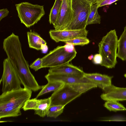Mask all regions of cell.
I'll use <instances>...</instances> for the list:
<instances>
[{
  "label": "cell",
  "mask_w": 126,
  "mask_h": 126,
  "mask_svg": "<svg viewBox=\"0 0 126 126\" xmlns=\"http://www.w3.org/2000/svg\"><path fill=\"white\" fill-rule=\"evenodd\" d=\"M3 47L24 88L34 92L40 90L41 86L30 71L28 63L22 53L19 36L13 32L4 39Z\"/></svg>",
  "instance_id": "1"
},
{
  "label": "cell",
  "mask_w": 126,
  "mask_h": 126,
  "mask_svg": "<svg viewBox=\"0 0 126 126\" xmlns=\"http://www.w3.org/2000/svg\"><path fill=\"white\" fill-rule=\"evenodd\" d=\"M118 39L115 29L111 30L104 36L99 43V53L101 55L100 65L109 69L114 68L117 63Z\"/></svg>",
  "instance_id": "2"
},
{
  "label": "cell",
  "mask_w": 126,
  "mask_h": 126,
  "mask_svg": "<svg viewBox=\"0 0 126 126\" xmlns=\"http://www.w3.org/2000/svg\"><path fill=\"white\" fill-rule=\"evenodd\" d=\"M15 6L21 23L28 28L37 23L45 14L43 5L25 2Z\"/></svg>",
  "instance_id": "3"
},
{
  "label": "cell",
  "mask_w": 126,
  "mask_h": 126,
  "mask_svg": "<svg viewBox=\"0 0 126 126\" xmlns=\"http://www.w3.org/2000/svg\"><path fill=\"white\" fill-rule=\"evenodd\" d=\"M91 5L85 0H72L73 15L70 23L64 30L86 29Z\"/></svg>",
  "instance_id": "4"
},
{
  "label": "cell",
  "mask_w": 126,
  "mask_h": 126,
  "mask_svg": "<svg viewBox=\"0 0 126 126\" xmlns=\"http://www.w3.org/2000/svg\"><path fill=\"white\" fill-rule=\"evenodd\" d=\"M75 49L72 51H67L65 46H58L42 58V68H51L69 63L76 57Z\"/></svg>",
  "instance_id": "5"
},
{
  "label": "cell",
  "mask_w": 126,
  "mask_h": 126,
  "mask_svg": "<svg viewBox=\"0 0 126 126\" xmlns=\"http://www.w3.org/2000/svg\"><path fill=\"white\" fill-rule=\"evenodd\" d=\"M32 91L24 88L2 93L0 95V109L24 105L31 96Z\"/></svg>",
  "instance_id": "6"
},
{
  "label": "cell",
  "mask_w": 126,
  "mask_h": 126,
  "mask_svg": "<svg viewBox=\"0 0 126 126\" xmlns=\"http://www.w3.org/2000/svg\"><path fill=\"white\" fill-rule=\"evenodd\" d=\"M3 71L0 80L2 93L21 88V82L13 65L7 58L3 62Z\"/></svg>",
  "instance_id": "7"
},
{
  "label": "cell",
  "mask_w": 126,
  "mask_h": 126,
  "mask_svg": "<svg viewBox=\"0 0 126 126\" xmlns=\"http://www.w3.org/2000/svg\"><path fill=\"white\" fill-rule=\"evenodd\" d=\"M82 94L75 91L69 84H64L60 88L54 92L50 96V106L61 105L65 106Z\"/></svg>",
  "instance_id": "8"
},
{
  "label": "cell",
  "mask_w": 126,
  "mask_h": 126,
  "mask_svg": "<svg viewBox=\"0 0 126 126\" xmlns=\"http://www.w3.org/2000/svg\"><path fill=\"white\" fill-rule=\"evenodd\" d=\"M88 31L86 29L78 30H51L49 34L51 38L56 42L78 37H87Z\"/></svg>",
  "instance_id": "9"
},
{
  "label": "cell",
  "mask_w": 126,
  "mask_h": 126,
  "mask_svg": "<svg viewBox=\"0 0 126 126\" xmlns=\"http://www.w3.org/2000/svg\"><path fill=\"white\" fill-rule=\"evenodd\" d=\"M72 0H63L60 16L53 25L57 30H65L71 20L73 15Z\"/></svg>",
  "instance_id": "10"
},
{
  "label": "cell",
  "mask_w": 126,
  "mask_h": 126,
  "mask_svg": "<svg viewBox=\"0 0 126 126\" xmlns=\"http://www.w3.org/2000/svg\"><path fill=\"white\" fill-rule=\"evenodd\" d=\"M45 77L48 81H59L62 82L64 84H68L79 83H90L96 84L84 77H80L48 72L45 76Z\"/></svg>",
  "instance_id": "11"
},
{
  "label": "cell",
  "mask_w": 126,
  "mask_h": 126,
  "mask_svg": "<svg viewBox=\"0 0 126 126\" xmlns=\"http://www.w3.org/2000/svg\"><path fill=\"white\" fill-rule=\"evenodd\" d=\"M102 89L105 93L100 97L104 100H126V88L117 87L111 85L104 87Z\"/></svg>",
  "instance_id": "12"
},
{
  "label": "cell",
  "mask_w": 126,
  "mask_h": 126,
  "mask_svg": "<svg viewBox=\"0 0 126 126\" xmlns=\"http://www.w3.org/2000/svg\"><path fill=\"white\" fill-rule=\"evenodd\" d=\"M48 73H51L84 77L85 73L81 69L69 63L57 66L50 68Z\"/></svg>",
  "instance_id": "13"
},
{
  "label": "cell",
  "mask_w": 126,
  "mask_h": 126,
  "mask_svg": "<svg viewBox=\"0 0 126 126\" xmlns=\"http://www.w3.org/2000/svg\"><path fill=\"white\" fill-rule=\"evenodd\" d=\"M84 77L95 83L97 87L102 89L103 87L111 85L112 76L98 73H85Z\"/></svg>",
  "instance_id": "14"
},
{
  "label": "cell",
  "mask_w": 126,
  "mask_h": 126,
  "mask_svg": "<svg viewBox=\"0 0 126 126\" xmlns=\"http://www.w3.org/2000/svg\"><path fill=\"white\" fill-rule=\"evenodd\" d=\"M27 34L30 47L37 50H41L43 46L47 45L46 41L37 33L28 32Z\"/></svg>",
  "instance_id": "15"
},
{
  "label": "cell",
  "mask_w": 126,
  "mask_h": 126,
  "mask_svg": "<svg viewBox=\"0 0 126 126\" xmlns=\"http://www.w3.org/2000/svg\"><path fill=\"white\" fill-rule=\"evenodd\" d=\"M117 57L126 62V25L118 39Z\"/></svg>",
  "instance_id": "16"
},
{
  "label": "cell",
  "mask_w": 126,
  "mask_h": 126,
  "mask_svg": "<svg viewBox=\"0 0 126 126\" xmlns=\"http://www.w3.org/2000/svg\"><path fill=\"white\" fill-rule=\"evenodd\" d=\"M63 0H55L49 15V22L54 25L60 16Z\"/></svg>",
  "instance_id": "17"
},
{
  "label": "cell",
  "mask_w": 126,
  "mask_h": 126,
  "mask_svg": "<svg viewBox=\"0 0 126 126\" xmlns=\"http://www.w3.org/2000/svg\"><path fill=\"white\" fill-rule=\"evenodd\" d=\"M63 82L59 81H48L47 84L44 85L36 98L51 91H55L62 87L64 84Z\"/></svg>",
  "instance_id": "18"
},
{
  "label": "cell",
  "mask_w": 126,
  "mask_h": 126,
  "mask_svg": "<svg viewBox=\"0 0 126 126\" xmlns=\"http://www.w3.org/2000/svg\"><path fill=\"white\" fill-rule=\"evenodd\" d=\"M21 108L20 107L13 106L0 109V119L20 116L21 115L20 111Z\"/></svg>",
  "instance_id": "19"
},
{
  "label": "cell",
  "mask_w": 126,
  "mask_h": 126,
  "mask_svg": "<svg viewBox=\"0 0 126 126\" xmlns=\"http://www.w3.org/2000/svg\"><path fill=\"white\" fill-rule=\"evenodd\" d=\"M50 97L40 99V101L37 109L34 110V114L43 117L47 115L48 109L50 106Z\"/></svg>",
  "instance_id": "20"
},
{
  "label": "cell",
  "mask_w": 126,
  "mask_h": 126,
  "mask_svg": "<svg viewBox=\"0 0 126 126\" xmlns=\"http://www.w3.org/2000/svg\"><path fill=\"white\" fill-rule=\"evenodd\" d=\"M98 8L96 3L91 5L90 12L87 22V26L91 24L100 23L101 16L97 11Z\"/></svg>",
  "instance_id": "21"
},
{
  "label": "cell",
  "mask_w": 126,
  "mask_h": 126,
  "mask_svg": "<svg viewBox=\"0 0 126 126\" xmlns=\"http://www.w3.org/2000/svg\"><path fill=\"white\" fill-rule=\"evenodd\" d=\"M69 85L75 91L82 94L92 88L98 87L95 84L90 83H79Z\"/></svg>",
  "instance_id": "22"
},
{
  "label": "cell",
  "mask_w": 126,
  "mask_h": 126,
  "mask_svg": "<svg viewBox=\"0 0 126 126\" xmlns=\"http://www.w3.org/2000/svg\"><path fill=\"white\" fill-rule=\"evenodd\" d=\"M104 106L110 111H116L126 110V108L122 105L113 100L107 101L104 104Z\"/></svg>",
  "instance_id": "23"
},
{
  "label": "cell",
  "mask_w": 126,
  "mask_h": 126,
  "mask_svg": "<svg viewBox=\"0 0 126 126\" xmlns=\"http://www.w3.org/2000/svg\"><path fill=\"white\" fill-rule=\"evenodd\" d=\"M65 106L61 105L50 106L48 110L47 117L56 118L62 113Z\"/></svg>",
  "instance_id": "24"
},
{
  "label": "cell",
  "mask_w": 126,
  "mask_h": 126,
  "mask_svg": "<svg viewBox=\"0 0 126 126\" xmlns=\"http://www.w3.org/2000/svg\"><path fill=\"white\" fill-rule=\"evenodd\" d=\"M40 101V99H37L36 98L30 99L25 102L22 108L24 111L30 110H37Z\"/></svg>",
  "instance_id": "25"
},
{
  "label": "cell",
  "mask_w": 126,
  "mask_h": 126,
  "mask_svg": "<svg viewBox=\"0 0 126 126\" xmlns=\"http://www.w3.org/2000/svg\"><path fill=\"white\" fill-rule=\"evenodd\" d=\"M90 41L89 39L87 37H78L72 39L65 41L63 42L66 44H69L74 46H83L89 44Z\"/></svg>",
  "instance_id": "26"
},
{
  "label": "cell",
  "mask_w": 126,
  "mask_h": 126,
  "mask_svg": "<svg viewBox=\"0 0 126 126\" xmlns=\"http://www.w3.org/2000/svg\"><path fill=\"white\" fill-rule=\"evenodd\" d=\"M42 58H38L30 65V67L35 71H37L42 68Z\"/></svg>",
  "instance_id": "27"
},
{
  "label": "cell",
  "mask_w": 126,
  "mask_h": 126,
  "mask_svg": "<svg viewBox=\"0 0 126 126\" xmlns=\"http://www.w3.org/2000/svg\"><path fill=\"white\" fill-rule=\"evenodd\" d=\"M118 0H99L96 3L99 7L104 5H109Z\"/></svg>",
  "instance_id": "28"
},
{
  "label": "cell",
  "mask_w": 126,
  "mask_h": 126,
  "mask_svg": "<svg viewBox=\"0 0 126 126\" xmlns=\"http://www.w3.org/2000/svg\"><path fill=\"white\" fill-rule=\"evenodd\" d=\"M103 59L100 54H96L94 56L93 59V63L95 64L101 65L102 63Z\"/></svg>",
  "instance_id": "29"
},
{
  "label": "cell",
  "mask_w": 126,
  "mask_h": 126,
  "mask_svg": "<svg viewBox=\"0 0 126 126\" xmlns=\"http://www.w3.org/2000/svg\"><path fill=\"white\" fill-rule=\"evenodd\" d=\"M9 12L7 8L3 9L0 10V21L3 18L7 16Z\"/></svg>",
  "instance_id": "30"
},
{
  "label": "cell",
  "mask_w": 126,
  "mask_h": 126,
  "mask_svg": "<svg viewBox=\"0 0 126 126\" xmlns=\"http://www.w3.org/2000/svg\"><path fill=\"white\" fill-rule=\"evenodd\" d=\"M48 47L47 45H44L42 47L41 50L42 53H46L48 51Z\"/></svg>",
  "instance_id": "31"
},
{
  "label": "cell",
  "mask_w": 126,
  "mask_h": 126,
  "mask_svg": "<svg viewBox=\"0 0 126 126\" xmlns=\"http://www.w3.org/2000/svg\"><path fill=\"white\" fill-rule=\"evenodd\" d=\"M88 2L91 5H93L97 3L99 0H85Z\"/></svg>",
  "instance_id": "32"
},
{
  "label": "cell",
  "mask_w": 126,
  "mask_h": 126,
  "mask_svg": "<svg viewBox=\"0 0 126 126\" xmlns=\"http://www.w3.org/2000/svg\"><path fill=\"white\" fill-rule=\"evenodd\" d=\"M94 56L93 54H91L90 56H89L88 57V59L90 60H93Z\"/></svg>",
  "instance_id": "33"
},
{
  "label": "cell",
  "mask_w": 126,
  "mask_h": 126,
  "mask_svg": "<svg viewBox=\"0 0 126 126\" xmlns=\"http://www.w3.org/2000/svg\"><path fill=\"white\" fill-rule=\"evenodd\" d=\"M124 76L126 78V73L124 75Z\"/></svg>",
  "instance_id": "34"
}]
</instances>
